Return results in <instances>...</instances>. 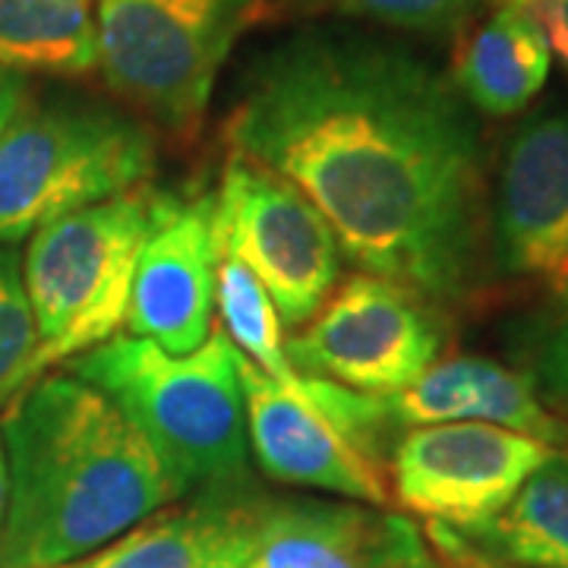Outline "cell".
Masks as SVG:
<instances>
[{"instance_id": "obj_1", "label": "cell", "mask_w": 568, "mask_h": 568, "mask_svg": "<svg viewBox=\"0 0 568 568\" xmlns=\"http://www.w3.org/2000/svg\"><path fill=\"white\" fill-rule=\"evenodd\" d=\"M222 140L294 183L361 272L443 313L487 294L484 140L420 54L351 29L291 32L250 61Z\"/></svg>"}, {"instance_id": "obj_2", "label": "cell", "mask_w": 568, "mask_h": 568, "mask_svg": "<svg viewBox=\"0 0 568 568\" xmlns=\"http://www.w3.org/2000/svg\"><path fill=\"white\" fill-rule=\"evenodd\" d=\"M0 414V568L73 566L178 503L149 439L73 373H44Z\"/></svg>"}, {"instance_id": "obj_3", "label": "cell", "mask_w": 568, "mask_h": 568, "mask_svg": "<svg viewBox=\"0 0 568 568\" xmlns=\"http://www.w3.org/2000/svg\"><path fill=\"white\" fill-rule=\"evenodd\" d=\"M130 417L155 448L171 487L183 496L246 484L241 351L222 325L190 354H168L155 342L114 335L67 364Z\"/></svg>"}, {"instance_id": "obj_4", "label": "cell", "mask_w": 568, "mask_h": 568, "mask_svg": "<svg viewBox=\"0 0 568 568\" xmlns=\"http://www.w3.org/2000/svg\"><path fill=\"white\" fill-rule=\"evenodd\" d=\"M155 130L95 99L26 102L0 136V244L114 200L155 174Z\"/></svg>"}, {"instance_id": "obj_5", "label": "cell", "mask_w": 568, "mask_h": 568, "mask_svg": "<svg viewBox=\"0 0 568 568\" xmlns=\"http://www.w3.org/2000/svg\"><path fill=\"white\" fill-rule=\"evenodd\" d=\"M265 7L268 0H95L99 70L140 121L193 140L224 63Z\"/></svg>"}, {"instance_id": "obj_6", "label": "cell", "mask_w": 568, "mask_h": 568, "mask_svg": "<svg viewBox=\"0 0 568 568\" xmlns=\"http://www.w3.org/2000/svg\"><path fill=\"white\" fill-rule=\"evenodd\" d=\"M155 193L159 190L145 183L63 215L29 237L22 284L39 347L29 361L22 388L54 366L70 364L121 335Z\"/></svg>"}, {"instance_id": "obj_7", "label": "cell", "mask_w": 568, "mask_h": 568, "mask_svg": "<svg viewBox=\"0 0 568 568\" xmlns=\"http://www.w3.org/2000/svg\"><path fill=\"white\" fill-rule=\"evenodd\" d=\"M241 388L246 446L265 477L364 506H392L386 462L369 452L379 424L373 395L320 379L306 402L272 383L244 354Z\"/></svg>"}, {"instance_id": "obj_8", "label": "cell", "mask_w": 568, "mask_h": 568, "mask_svg": "<svg viewBox=\"0 0 568 568\" xmlns=\"http://www.w3.org/2000/svg\"><path fill=\"white\" fill-rule=\"evenodd\" d=\"M219 250L263 284L284 332L325 304L342 282V246L316 205L291 181L224 149L215 190Z\"/></svg>"}, {"instance_id": "obj_9", "label": "cell", "mask_w": 568, "mask_h": 568, "mask_svg": "<svg viewBox=\"0 0 568 568\" xmlns=\"http://www.w3.org/2000/svg\"><path fill=\"white\" fill-rule=\"evenodd\" d=\"M446 313L402 284L357 272L284 335L294 369L364 395H395L443 361Z\"/></svg>"}, {"instance_id": "obj_10", "label": "cell", "mask_w": 568, "mask_h": 568, "mask_svg": "<svg viewBox=\"0 0 568 568\" xmlns=\"http://www.w3.org/2000/svg\"><path fill=\"white\" fill-rule=\"evenodd\" d=\"M556 452L562 448L506 426H410L388 448V496L426 525L480 528Z\"/></svg>"}, {"instance_id": "obj_11", "label": "cell", "mask_w": 568, "mask_h": 568, "mask_svg": "<svg viewBox=\"0 0 568 568\" xmlns=\"http://www.w3.org/2000/svg\"><path fill=\"white\" fill-rule=\"evenodd\" d=\"M489 256L568 316V111H540L508 136L489 190Z\"/></svg>"}, {"instance_id": "obj_12", "label": "cell", "mask_w": 568, "mask_h": 568, "mask_svg": "<svg viewBox=\"0 0 568 568\" xmlns=\"http://www.w3.org/2000/svg\"><path fill=\"white\" fill-rule=\"evenodd\" d=\"M215 193L159 190L126 304V335L190 354L215 328Z\"/></svg>"}, {"instance_id": "obj_13", "label": "cell", "mask_w": 568, "mask_h": 568, "mask_svg": "<svg viewBox=\"0 0 568 568\" xmlns=\"http://www.w3.org/2000/svg\"><path fill=\"white\" fill-rule=\"evenodd\" d=\"M420 528L386 508L244 489V568H388Z\"/></svg>"}, {"instance_id": "obj_14", "label": "cell", "mask_w": 568, "mask_h": 568, "mask_svg": "<svg viewBox=\"0 0 568 568\" xmlns=\"http://www.w3.org/2000/svg\"><path fill=\"white\" fill-rule=\"evenodd\" d=\"M388 426L493 424L568 452V420L540 398L528 373L489 357H443L410 386L383 395Z\"/></svg>"}, {"instance_id": "obj_15", "label": "cell", "mask_w": 568, "mask_h": 568, "mask_svg": "<svg viewBox=\"0 0 568 568\" xmlns=\"http://www.w3.org/2000/svg\"><path fill=\"white\" fill-rule=\"evenodd\" d=\"M244 489H203L190 506L159 508L80 568H244Z\"/></svg>"}, {"instance_id": "obj_16", "label": "cell", "mask_w": 568, "mask_h": 568, "mask_svg": "<svg viewBox=\"0 0 568 568\" xmlns=\"http://www.w3.org/2000/svg\"><path fill=\"white\" fill-rule=\"evenodd\" d=\"M462 36L448 77L458 95L487 118L521 114L547 85L552 63L537 22L515 0H499Z\"/></svg>"}, {"instance_id": "obj_17", "label": "cell", "mask_w": 568, "mask_h": 568, "mask_svg": "<svg viewBox=\"0 0 568 568\" xmlns=\"http://www.w3.org/2000/svg\"><path fill=\"white\" fill-rule=\"evenodd\" d=\"M487 559L518 568H568V452L537 467L487 525L455 530Z\"/></svg>"}, {"instance_id": "obj_18", "label": "cell", "mask_w": 568, "mask_h": 568, "mask_svg": "<svg viewBox=\"0 0 568 568\" xmlns=\"http://www.w3.org/2000/svg\"><path fill=\"white\" fill-rule=\"evenodd\" d=\"M0 67L20 77L99 70L95 0H0Z\"/></svg>"}, {"instance_id": "obj_19", "label": "cell", "mask_w": 568, "mask_h": 568, "mask_svg": "<svg viewBox=\"0 0 568 568\" xmlns=\"http://www.w3.org/2000/svg\"><path fill=\"white\" fill-rule=\"evenodd\" d=\"M332 10L351 20L388 26L398 32L446 39L462 36L499 0H325Z\"/></svg>"}, {"instance_id": "obj_20", "label": "cell", "mask_w": 568, "mask_h": 568, "mask_svg": "<svg viewBox=\"0 0 568 568\" xmlns=\"http://www.w3.org/2000/svg\"><path fill=\"white\" fill-rule=\"evenodd\" d=\"M36 347L39 335L22 284V256L0 244V410L22 392Z\"/></svg>"}, {"instance_id": "obj_21", "label": "cell", "mask_w": 568, "mask_h": 568, "mask_svg": "<svg viewBox=\"0 0 568 568\" xmlns=\"http://www.w3.org/2000/svg\"><path fill=\"white\" fill-rule=\"evenodd\" d=\"M515 3L537 22V29L549 44V54L568 73V0H515Z\"/></svg>"}, {"instance_id": "obj_22", "label": "cell", "mask_w": 568, "mask_h": 568, "mask_svg": "<svg viewBox=\"0 0 568 568\" xmlns=\"http://www.w3.org/2000/svg\"><path fill=\"white\" fill-rule=\"evenodd\" d=\"M424 534L426 540H429V547L436 549V556H439L448 568H518L506 566V562H496V559H487L484 552L467 547L455 530L443 528V525H426Z\"/></svg>"}, {"instance_id": "obj_23", "label": "cell", "mask_w": 568, "mask_h": 568, "mask_svg": "<svg viewBox=\"0 0 568 568\" xmlns=\"http://www.w3.org/2000/svg\"><path fill=\"white\" fill-rule=\"evenodd\" d=\"M29 102V85L20 73H10L0 67V136L3 130L13 123V118L22 111V104Z\"/></svg>"}, {"instance_id": "obj_24", "label": "cell", "mask_w": 568, "mask_h": 568, "mask_svg": "<svg viewBox=\"0 0 568 568\" xmlns=\"http://www.w3.org/2000/svg\"><path fill=\"white\" fill-rule=\"evenodd\" d=\"M388 568H448L439 556H436V549L429 547V540H426V534L420 530L410 544L405 547V552L392 562Z\"/></svg>"}, {"instance_id": "obj_25", "label": "cell", "mask_w": 568, "mask_h": 568, "mask_svg": "<svg viewBox=\"0 0 568 568\" xmlns=\"http://www.w3.org/2000/svg\"><path fill=\"white\" fill-rule=\"evenodd\" d=\"M3 518H7V462H3V446H0V534H3Z\"/></svg>"}, {"instance_id": "obj_26", "label": "cell", "mask_w": 568, "mask_h": 568, "mask_svg": "<svg viewBox=\"0 0 568 568\" xmlns=\"http://www.w3.org/2000/svg\"><path fill=\"white\" fill-rule=\"evenodd\" d=\"M556 369L562 373L559 379H568V335L559 342V347H556Z\"/></svg>"}, {"instance_id": "obj_27", "label": "cell", "mask_w": 568, "mask_h": 568, "mask_svg": "<svg viewBox=\"0 0 568 568\" xmlns=\"http://www.w3.org/2000/svg\"><path fill=\"white\" fill-rule=\"evenodd\" d=\"M58 568H80V562H73V566H58Z\"/></svg>"}]
</instances>
